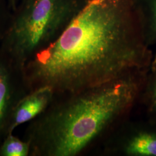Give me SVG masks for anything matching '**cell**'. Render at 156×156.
<instances>
[{
    "instance_id": "cell-1",
    "label": "cell",
    "mask_w": 156,
    "mask_h": 156,
    "mask_svg": "<svg viewBox=\"0 0 156 156\" xmlns=\"http://www.w3.org/2000/svg\"><path fill=\"white\" fill-rule=\"evenodd\" d=\"M121 0H89L38 55L37 75L55 91L76 93L140 72L146 65L123 21Z\"/></svg>"
},
{
    "instance_id": "cell-2",
    "label": "cell",
    "mask_w": 156,
    "mask_h": 156,
    "mask_svg": "<svg viewBox=\"0 0 156 156\" xmlns=\"http://www.w3.org/2000/svg\"><path fill=\"white\" fill-rule=\"evenodd\" d=\"M140 72L75 93L45 120L41 134L45 153L73 156L83 151L134 103Z\"/></svg>"
},
{
    "instance_id": "cell-3",
    "label": "cell",
    "mask_w": 156,
    "mask_h": 156,
    "mask_svg": "<svg viewBox=\"0 0 156 156\" xmlns=\"http://www.w3.org/2000/svg\"><path fill=\"white\" fill-rule=\"evenodd\" d=\"M56 1L36 0L16 23L11 38L18 55H27L45 38L52 22Z\"/></svg>"
},
{
    "instance_id": "cell-4",
    "label": "cell",
    "mask_w": 156,
    "mask_h": 156,
    "mask_svg": "<svg viewBox=\"0 0 156 156\" xmlns=\"http://www.w3.org/2000/svg\"><path fill=\"white\" fill-rule=\"evenodd\" d=\"M53 92L52 87L43 85L21 101L15 112L11 130L29 122L43 111L50 102Z\"/></svg>"
},
{
    "instance_id": "cell-5",
    "label": "cell",
    "mask_w": 156,
    "mask_h": 156,
    "mask_svg": "<svg viewBox=\"0 0 156 156\" xmlns=\"http://www.w3.org/2000/svg\"><path fill=\"white\" fill-rule=\"evenodd\" d=\"M130 156H156V134L141 133L134 136L125 147Z\"/></svg>"
},
{
    "instance_id": "cell-6",
    "label": "cell",
    "mask_w": 156,
    "mask_h": 156,
    "mask_svg": "<svg viewBox=\"0 0 156 156\" xmlns=\"http://www.w3.org/2000/svg\"><path fill=\"white\" fill-rule=\"evenodd\" d=\"M29 151L28 144L10 135L2 146L0 153L4 156H26L28 155Z\"/></svg>"
},
{
    "instance_id": "cell-7",
    "label": "cell",
    "mask_w": 156,
    "mask_h": 156,
    "mask_svg": "<svg viewBox=\"0 0 156 156\" xmlns=\"http://www.w3.org/2000/svg\"><path fill=\"white\" fill-rule=\"evenodd\" d=\"M9 96L8 74L4 68L0 67V123L5 111Z\"/></svg>"
},
{
    "instance_id": "cell-8",
    "label": "cell",
    "mask_w": 156,
    "mask_h": 156,
    "mask_svg": "<svg viewBox=\"0 0 156 156\" xmlns=\"http://www.w3.org/2000/svg\"><path fill=\"white\" fill-rule=\"evenodd\" d=\"M153 82L152 87V101L153 105L156 109V57L153 63Z\"/></svg>"
}]
</instances>
